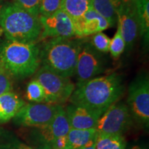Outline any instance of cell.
Instances as JSON below:
<instances>
[{"label": "cell", "instance_id": "obj_1", "mask_svg": "<svg viewBox=\"0 0 149 149\" xmlns=\"http://www.w3.org/2000/svg\"><path fill=\"white\" fill-rule=\"evenodd\" d=\"M124 91L122 75L113 72L77 84L68 100L70 104L103 114L112 104L119 101Z\"/></svg>", "mask_w": 149, "mask_h": 149}, {"label": "cell", "instance_id": "obj_2", "mask_svg": "<svg viewBox=\"0 0 149 149\" xmlns=\"http://www.w3.org/2000/svg\"><path fill=\"white\" fill-rule=\"evenodd\" d=\"M84 38L57 37L46 41L40 48L42 66L65 77L74 75Z\"/></svg>", "mask_w": 149, "mask_h": 149}, {"label": "cell", "instance_id": "obj_3", "mask_svg": "<svg viewBox=\"0 0 149 149\" xmlns=\"http://www.w3.org/2000/svg\"><path fill=\"white\" fill-rule=\"evenodd\" d=\"M40 48L36 43H22L6 40L0 45V61L11 77L25 79L41 66Z\"/></svg>", "mask_w": 149, "mask_h": 149}, {"label": "cell", "instance_id": "obj_4", "mask_svg": "<svg viewBox=\"0 0 149 149\" xmlns=\"http://www.w3.org/2000/svg\"><path fill=\"white\" fill-rule=\"evenodd\" d=\"M0 28L6 40L22 43H36L42 32L39 17L29 13L13 3L4 5L1 9Z\"/></svg>", "mask_w": 149, "mask_h": 149}, {"label": "cell", "instance_id": "obj_5", "mask_svg": "<svg viewBox=\"0 0 149 149\" xmlns=\"http://www.w3.org/2000/svg\"><path fill=\"white\" fill-rule=\"evenodd\" d=\"M127 107L133 122L144 129L149 127V77L140 72L128 87Z\"/></svg>", "mask_w": 149, "mask_h": 149}, {"label": "cell", "instance_id": "obj_6", "mask_svg": "<svg viewBox=\"0 0 149 149\" xmlns=\"http://www.w3.org/2000/svg\"><path fill=\"white\" fill-rule=\"evenodd\" d=\"M70 129L64 107L58 105L57 113L49 124L31 128L26 135L27 144L35 149H53L57 138L66 136Z\"/></svg>", "mask_w": 149, "mask_h": 149}, {"label": "cell", "instance_id": "obj_7", "mask_svg": "<svg viewBox=\"0 0 149 149\" xmlns=\"http://www.w3.org/2000/svg\"><path fill=\"white\" fill-rule=\"evenodd\" d=\"M35 73L34 79L44 89V103L61 105L69 100L75 88V85L69 77L59 75L44 66H41Z\"/></svg>", "mask_w": 149, "mask_h": 149}, {"label": "cell", "instance_id": "obj_8", "mask_svg": "<svg viewBox=\"0 0 149 149\" xmlns=\"http://www.w3.org/2000/svg\"><path fill=\"white\" fill-rule=\"evenodd\" d=\"M107 68V60L101 52L84 40L78 53L74 75L77 84L82 83L103 73Z\"/></svg>", "mask_w": 149, "mask_h": 149}, {"label": "cell", "instance_id": "obj_9", "mask_svg": "<svg viewBox=\"0 0 149 149\" xmlns=\"http://www.w3.org/2000/svg\"><path fill=\"white\" fill-rule=\"evenodd\" d=\"M133 122L127 105L117 101L102 115L95 128L99 133L123 135L129 129Z\"/></svg>", "mask_w": 149, "mask_h": 149}, {"label": "cell", "instance_id": "obj_10", "mask_svg": "<svg viewBox=\"0 0 149 149\" xmlns=\"http://www.w3.org/2000/svg\"><path fill=\"white\" fill-rule=\"evenodd\" d=\"M58 105L45 103L25 104L12 120L15 125L22 127H40L53 120Z\"/></svg>", "mask_w": 149, "mask_h": 149}, {"label": "cell", "instance_id": "obj_11", "mask_svg": "<svg viewBox=\"0 0 149 149\" xmlns=\"http://www.w3.org/2000/svg\"><path fill=\"white\" fill-rule=\"evenodd\" d=\"M42 26L39 41L57 37H74L73 22L63 10L59 9L48 16H39Z\"/></svg>", "mask_w": 149, "mask_h": 149}, {"label": "cell", "instance_id": "obj_12", "mask_svg": "<svg viewBox=\"0 0 149 149\" xmlns=\"http://www.w3.org/2000/svg\"><path fill=\"white\" fill-rule=\"evenodd\" d=\"M117 25L126 44V49L130 51L138 36V25L135 7L122 3L117 10Z\"/></svg>", "mask_w": 149, "mask_h": 149}, {"label": "cell", "instance_id": "obj_13", "mask_svg": "<svg viewBox=\"0 0 149 149\" xmlns=\"http://www.w3.org/2000/svg\"><path fill=\"white\" fill-rule=\"evenodd\" d=\"M65 109L70 128H95L101 113L82 106L70 104Z\"/></svg>", "mask_w": 149, "mask_h": 149}, {"label": "cell", "instance_id": "obj_14", "mask_svg": "<svg viewBox=\"0 0 149 149\" xmlns=\"http://www.w3.org/2000/svg\"><path fill=\"white\" fill-rule=\"evenodd\" d=\"M73 25L75 37L77 38H86L110 27L107 20L97 13L91 6L84 15Z\"/></svg>", "mask_w": 149, "mask_h": 149}, {"label": "cell", "instance_id": "obj_15", "mask_svg": "<svg viewBox=\"0 0 149 149\" xmlns=\"http://www.w3.org/2000/svg\"><path fill=\"white\" fill-rule=\"evenodd\" d=\"M25 104V102L13 91L0 95V124L12 120Z\"/></svg>", "mask_w": 149, "mask_h": 149}, {"label": "cell", "instance_id": "obj_16", "mask_svg": "<svg viewBox=\"0 0 149 149\" xmlns=\"http://www.w3.org/2000/svg\"><path fill=\"white\" fill-rule=\"evenodd\" d=\"M123 2L121 0H91V7L103 17L110 27L117 24V10Z\"/></svg>", "mask_w": 149, "mask_h": 149}, {"label": "cell", "instance_id": "obj_17", "mask_svg": "<svg viewBox=\"0 0 149 149\" xmlns=\"http://www.w3.org/2000/svg\"><path fill=\"white\" fill-rule=\"evenodd\" d=\"M135 13L138 25V33L145 46L148 47L149 40V0H137Z\"/></svg>", "mask_w": 149, "mask_h": 149}, {"label": "cell", "instance_id": "obj_18", "mask_svg": "<svg viewBox=\"0 0 149 149\" xmlns=\"http://www.w3.org/2000/svg\"><path fill=\"white\" fill-rule=\"evenodd\" d=\"M97 134L96 128H70L66 135L68 149H78L85 146L89 141L95 138Z\"/></svg>", "mask_w": 149, "mask_h": 149}, {"label": "cell", "instance_id": "obj_19", "mask_svg": "<svg viewBox=\"0 0 149 149\" xmlns=\"http://www.w3.org/2000/svg\"><path fill=\"white\" fill-rule=\"evenodd\" d=\"M91 0H62L60 9L75 23L91 7Z\"/></svg>", "mask_w": 149, "mask_h": 149}, {"label": "cell", "instance_id": "obj_20", "mask_svg": "<svg viewBox=\"0 0 149 149\" xmlns=\"http://www.w3.org/2000/svg\"><path fill=\"white\" fill-rule=\"evenodd\" d=\"M126 139L122 135L97 134L96 139V149H126Z\"/></svg>", "mask_w": 149, "mask_h": 149}, {"label": "cell", "instance_id": "obj_21", "mask_svg": "<svg viewBox=\"0 0 149 149\" xmlns=\"http://www.w3.org/2000/svg\"><path fill=\"white\" fill-rule=\"evenodd\" d=\"M0 149H35L20 140L12 132L0 128Z\"/></svg>", "mask_w": 149, "mask_h": 149}, {"label": "cell", "instance_id": "obj_22", "mask_svg": "<svg viewBox=\"0 0 149 149\" xmlns=\"http://www.w3.org/2000/svg\"><path fill=\"white\" fill-rule=\"evenodd\" d=\"M26 96L29 101L33 103H44L45 92L41 84L33 78L28 84Z\"/></svg>", "mask_w": 149, "mask_h": 149}, {"label": "cell", "instance_id": "obj_23", "mask_svg": "<svg viewBox=\"0 0 149 149\" xmlns=\"http://www.w3.org/2000/svg\"><path fill=\"white\" fill-rule=\"evenodd\" d=\"M117 26L116 32L113 38L111 39L109 51L111 53L112 57L115 60L120 58L126 49V44L121 33L120 29L117 24Z\"/></svg>", "mask_w": 149, "mask_h": 149}, {"label": "cell", "instance_id": "obj_24", "mask_svg": "<svg viewBox=\"0 0 149 149\" xmlns=\"http://www.w3.org/2000/svg\"><path fill=\"white\" fill-rule=\"evenodd\" d=\"M110 42V37L102 32L93 35L91 42L93 47L102 53H107L109 51Z\"/></svg>", "mask_w": 149, "mask_h": 149}, {"label": "cell", "instance_id": "obj_25", "mask_svg": "<svg viewBox=\"0 0 149 149\" xmlns=\"http://www.w3.org/2000/svg\"><path fill=\"white\" fill-rule=\"evenodd\" d=\"M62 0H40L39 16H48L60 9Z\"/></svg>", "mask_w": 149, "mask_h": 149}, {"label": "cell", "instance_id": "obj_26", "mask_svg": "<svg viewBox=\"0 0 149 149\" xmlns=\"http://www.w3.org/2000/svg\"><path fill=\"white\" fill-rule=\"evenodd\" d=\"M13 3L29 13L39 17L40 0H13Z\"/></svg>", "mask_w": 149, "mask_h": 149}, {"label": "cell", "instance_id": "obj_27", "mask_svg": "<svg viewBox=\"0 0 149 149\" xmlns=\"http://www.w3.org/2000/svg\"><path fill=\"white\" fill-rule=\"evenodd\" d=\"M11 77L3 68L0 69V95L12 91Z\"/></svg>", "mask_w": 149, "mask_h": 149}, {"label": "cell", "instance_id": "obj_28", "mask_svg": "<svg viewBox=\"0 0 149 149\" xmlns=\"http://www.w3.org/2000/svg\"><path fill=\"white\" fill-rule=\"evenodd\" d=\"M96 139L97 137L95 139H93L91 141H89L87 144L81 148L78 149H96Z\"/></svg>", "mask_w": 149, "mask_h": 149}, {"label": "cell", "instance_id": "obj_29", "mask_svg": "<svg viewBox=\"0 0 149 149\" xmlns=\"http://www.w3.org/2000/svg\"><path fill=\"white\" fill-rule=\"evenodd\" d=\"M126 149H148V147L145 145L141 144H136V145H131V146H126Z\"/></svg>", "mask_w": 149, "mask_h": 149}, {"label": "cell", "instance_id": "obj_30", "mask_svg": "<svg viewBox=\"0 0 149 149\" xmlns=\"http://www.w3.org/2000/svg\"><path fill=\"white\" fill-rule=\"evenodd\" d=\"M121 1L124 3H125V4L129 6L135 7L137 0H121Z\"/></svg>", "mask_w": 149, "mask_h": 149}, {"label": "cell", "instance_id": "obj_31", "mask_svg": "<svg viewBox=\"0 0 149 149\" xmlns=\"http://www.w3.org/2000/svg\"><path fill=\"white\" fill-rule=\"evenodd\" d=\"M2 34H3V31H2V29H1V28H0V37H1V35H2ZM1 68H3V66H2V65H1V61H0V69H1Z\"/></svg>", "mask_w": 149, "mask_h": 149}, {"label": "cell", "instance_id": "obj_32", "mask_svg": "<svg viewBox=\"0 0 149 149\" xmlns=\"http://www.w3.org/2000/svg\"><path fill=\"white\" fill-rule=\"evenodd\" d=\"M3 6H4V5H3L2 0H0V13H1V9H2V8L3 7Z\"/></svg>", "mask_w": 149, "mask_h": 149}]
</instances>
